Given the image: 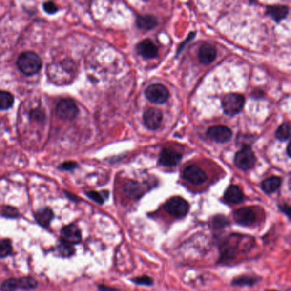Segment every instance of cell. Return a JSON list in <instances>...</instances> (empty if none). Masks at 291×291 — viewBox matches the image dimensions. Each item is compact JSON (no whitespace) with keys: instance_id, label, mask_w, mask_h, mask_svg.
<instances>
[{"instance_id":"1","label":"cell","mask_w":291,"mask_h":291,"mask_svg":"<svg viewBox=\"0 0 291 291\" xmlns=\"http://www.w3.org/2000/svg\"><path fill=\"white\" fill-rule=\"evenodd\" d=\"M17 66L24 75H34L42 68V60L34 51H25L18 58Z\"/></svg>"},{"instance_id":"2","label":"cell","mask_w":291,"mask_h":291,"mask_svg":"<svg viewBox=\"0 0 291 291\" xmlns=\"http://www.w3.org/2000/svg\"><path fill=\"white\" fill-rule=\"evenodd\" d=\"M241 237L234 235L227 237L220 243V262L227 263L233 261L237 257L238 244Z\"/></svg>"},{"instance_id":"3","label":"cell","mask_w":291,"mask_h":291,"mask_svg":"<svg viewBox=\"0 0 291 291\" xmlns=\"http://www.w3.org/2000/svg\"><path fill=\"white\" fill-rule=\"evenodd\" d=\"M163 208L171 216L181 219L187 216V213H189L190 205L187 200L181 196H173L166 201Z\"/></svg>"},{"instance_id":"4","label":"cell","mask_w":291,"mask_h":291,"mask_svg":"<svg viewBox=\"0 0 291 291\" xmlns=\"http://www.w3.org/2000/svg\"><path fill=\"white\" fill-rule=\"evenodd\" d=\"M245 98L238 93H230L225 96L222 100V108L226 115L233 116L240 113L244 108Z\"/></svg>"},{"instance_id":"5","label":"cell","mask_w":291,"mask_h":291,"mask_svg":"<svg viewBox=\"0 0 291 291\" xmlns=\"http://www.w3.org/2000/svg\"><path fill=\"white\" fill-rule=\"evenodd\" d=\"M256 162L254 152L250 146H244L242 149L236 154L234 163L237 168L248 171L254 166Z\"/></svg>"},{"instance_id":"6","label":"cell","mask_w":291,"mask_h":291,"mask_svg":"<svg viewBox=\"0 0 291 291\" xmlns=\"http://www.w3.org/2000/svg\"><path fill=\"white\" fill-rule=\"evenodd\" d=\"M79 113L78 107L74 100L70 98H65L58 103L56 108V114L59 118L64 121H71L77 116Z\"/></svg>"},{"instance_id":"7","label":"cell","mask_w":291,"mask_h":291,"mask_svg":"<svg viewBox=\"0 0 291 291\" xmlns=\"http://www.w3.org/2000/svg\"><path fill=\"white\" fill-rule=\"evenodd\" d=\"M182 177L187 182L194 186H201L208 180V175L199 166L191 164L183 170Z\"/></svg>"},{"instance_id":"8","label":"cell","mask_w":291,"mask_h":291,"mask_svg":"<svg viewBox=\"0 0 291 291\" xmlns=\"http://www.w3.org/2000/svg\"><path fill=\"white\" fill-rule=\"evenodd\" d=\"M146 97L149 102L156 104H162L167 101L169 92L167 89L161 84H154L148 86L146 90Z\"/></svg>"},{"instance_id":"9","label":"cell","mask_w":291,"mask_h":291,"mask_svg":"<svg viewBox=\"0 0 291 291\" xmlns=\"http://www.w3.org/2000/svg\"><path fill=\"white\" fill-rule=\"evenodd\" d=\"M256 212L250 207H244L236 210L233 213L235 222L242 227H250L256 220Z\"/></svg>"},{"instance_id":"10","label":"cell","mask_w":291,"mask_h":291,"mask_svg":"<svg viewBox=\"0 0 291 291\" xmlns=\"http://www.w3.org/2000/svg\"><path fill=\"white\" fill-rule=\"evenodd\" d=\"M207 136L217 143H227L232 137V131L226 125H214L210 127Z\"/></svg>"},{"instance_id":"11","label":"cell","mask_w":291,"mask_h":291,"mask_svg":"<svg viewBox=\"0 0 291 291\" xmlns=\"http://www.w3.org/2000/svg\"><path fill=\"white\" fill-rule=\"evenodd\" d=\"M144 123L149 130L159 128L163 122V114L157 108H148L143 115Z\"/></svg>"},{"instance_id":"12","label":"cell","mask_w":291,"mask_h":291,"mask_svg":"<svg viewBox=\"0 0 291 291\" xmlns=\"http://www.w3.org/2000/svg\"><path fill=\"white\" fill-rule=\"evenodd\" d=\"M62 240L75 245L82 242V231L75 224H70L63 227L61 230Z\"/></svg>"},{"instance_id":"13","label":"cell","mask_w":291,"mask_h":291,"mask_svg":"<svg viewBox=\"0 0 291 291\" xmlns=\"http://www.w3.org/2000/svg\"><path fill=\"white\" fill-rule=\"evenodd\" d=\"M182 155L171 149H163L160 154V165L166 167H173L180 163Z\"/></svg>"},{"instance_id":"14","label":"cell","mask_w":291,"mask_h":291,"mask_svg":"<svg viewBox=\"0 0 291 291\" xmlns=\"http://www.w3.org/2000/svg\"><path fill=\"white\" fill-rule=\"evenodd\" d=\"M136 51L142 58L146 59H151L157 57L158 48L150 40H144L137 44Z\"/></svg>"},{"instance_id":"15","label":"cell","mask_w":291,"mask_h":291,"mask_svg":"<svg viewBox=\"0 0 291 291\" xmlns=\"http://www.w3.org/2000/svg\"><path fill=\"white\" fill-rule=\"evenodd\" d=\"M216 56V49L212 44L206 43L199 48L198 58L203 64L208 65L212 63L215 60Z\"/></svg>"},{"instance_id":"16","label":"cell","mask_w":291,"mask_h":291,"mask_svg":"<svg viewBox=\"0 0 291 291\" xmlns=\"http://www.w3.org/2000/svg\"><path fill=\"white\" fill-rule=\"evenodd\" d=\"M224 200L230 204H239L244 201V195L239 187L231 185L225 191Z\"/></svg>"},{"instance_id":"17","label":"cell","mask_w":291,"mask_h":291,"mask_svg":"<svg viewBox=\"0 0 291 291\" xmlns=\"http://www.w3.org/2000/svg\"><path fill=\"white\" fill-rule=\"evenodd\" d=\"M282 180L280 177L272 176L262 181L261 183V189L264 191L265 193L270 194L274 193L281 187Z\"/></svg>"},{"instance_id":"18","label":"cell","mask_w":291,"mask_h":291,"mask_svg":"<svg viewBox=\"0 0 291 291\" xmlns=\"http://www.w3.org/2000/svg\"><path fill=\"white\" fill-rule=\"evenodd\" d=\"M289 9L287 6L284 5H271L268 6L266 14L271 17L275 21L279 22L280 21L285 19L288 15Z\"/></svg>"},{"instance_id":"19","label":"cell","mask_w":291,"mask_h":291,"mask_svg":"<svg viewBox=\"0 0 291 291\" xmlns=\"http://www.w3.org/2000/svg\"><path fill=\"white\" fill-rule=\"evenodd\" d=\"M54 213L51 208H42L38 210L36 213H34V218L38 223L43 227H48L51 224V220L54 219Z\"/></svg>"},{"instance_id":"20","label":"cell","mask_w":291,"mask_h":291,"mask_svg":"<svg viewBox=\"0 0 291 291\" xmlns=\"http://www.w3.org/2000/svg\"><path fill=\"white\" fill-rule=\"evenodd\" d=\"M157 24H158L157 19L154 16H151V15L139 16L137 18V26L140 29L151 30V29H154L157 26Z\"/></svg>"},{"instance_id":"21","label":"cell","mask_w":291,"mask_h":291,"mask_svg":"<svg viewBox=\"0 0 291 291\" xmlns=\"http://www.w3.org/2000/svg\"><path fill=\"white\" fill-rule=\"evenodd\" d=\"M260 280H261V278L244 275V276H239V277L234 278L233 280L231 281V285L240 286V287H244V286H249V287L250 286L251 287V286L256 285Z\"/></svg>"},{"instance_id":"22","label":"cell","mask_w":291,"mask_h":291,"mask_svg":"<svg viewBox=\"0 0 291 291\" xmlns=\"http://www.w3.org/2000/svg\"><path fill=\"white\" fill-rule=\"evenodd\" d=\"M124 191L132 198H139L142 196V188L140 185L134 181H129L124 186Z\"/></svg>"},{"instance_id":"23","label":"cell","mask_w":291,"mask_h":291,"mask_svg":"<svg viewBox=\"0 0 291 291\" xmlns=\"http://www.w3.org/2000/svg\"><path fill=\"white\" fill-rule=\"evenodd\" d=\"M57 250L62 257H70L71 255L75 254V248L74 245L68 244L65 241L62 240L59 242L57 246Z\"/></svg>"},{"instance_id":"24","label":"cell","mask_w":291,"mask_h":291,"mask_svg":"<svg viewBox=\"0 0 291 291\" xmlns=\"http://www.w3.org/2000/svg\"><path fill=\"white\" fill-rule=\"evenodd\" d=\"M14 97L10 92L0 91V109L6 110L13 106Z\"/></svg>"},{"instance_id":"25","label":"cell","mask_w":291,"mask_h":291,"mask_svg":"<svg viewBox=\"0 0 291 291\" xmlns=\"http://www.w3.org/2000/svg\"><path fill=\"white\" fill-rule=\"evenodd\" d=\"M291 135V125L290 123L286 122L282 124L276 131L275 136L279 141H286Z\"/></svg>"},{"instance_id":"26","label":"cell","mask_w":291,"mask_h":291,"mask_svg":"<svg viewBox=\"0 0 291 291\" xmlns=\"http://www.w3.org/2000/svg\"><path fill=\"white\" fill-rule=\"evenodd\" d=\"M18 280H19V289L30 291L37 288V280L31 277H24V278H19Z\"/></svg>"},{"instance_id":"27","label":"cell","mask_w":291,"mask_h":291,"mask_svg":"<svg viewBox=\"0 0 291 291\" xmlns=\"http://www.w3.org/2000/svg\"><path fill=\"white\" fill-rule=\"evenodd\" d=\"M229 225H230V221L227 217L222 214H218L216 216L213 217L212 220V226L214 230H221Z\"/></svg>"},{"instance_id":"28","label":"cell","mask_w":291,"mask_h":291,"mask_svg":"<svg viewBox=\"0 0 291 291\" xmlns=\"http://www.w3.org/2000/svg\"><path fill=\"white\" fill-rule=\"evenodd\" d=\"M19 289V280L17 278H9L0 286L1 291H16Z\"/></svg>"},{"instance_id":"29","label":"cell","mask_w":291,"mask_h":291,"mask_svg":"<svg viewBox=\"0 0 291 291\" xmlns=\"http://www.w3.org/2000/svg\"><path fill=\"white\" fill-rule=\"evenodd\" d=\"M12 252L11 242L8 239H0V258L9 256Z\"/></svg>"},{"instance_id":"30","label":"cell","mask_w":291,"mask_h":291,"mask_svg":"<svg viewBox=\"0 0 291 291\" xmlns=\"http://www.w3.org/2000/svg\"><path fill=\"white\" fill-rule=\"evenodd\" d=\"M131 281L137 285H142V286H152L154 284L153 278H150L149 276H140L138 278H132Z\"/></svg>"},{"instance_id":"31","label":"cell","mask_w":291,"mask_h":291,"mask_svg":"<svg viewBox=\"0 0 291 291\" xmlns=\"http://www.w3.org/2000/svg\"><path fill=\"white\" fill-rule=\"evenodd\" d=\"M1 214H2V216L9 218V219H15V218L19 217L18 210L13 207H4L1 210Z\"/></svg>"},{"instance_id":"32","label":"cell","mask_w":291,"mask_h":291,"mask_svg":"<svg viewBox=\"0 0 291 291\" xmlns=\"http://www.w3.org/2000/svg\"><path fill=\"white\" fill-rule=\"evenodd\" d=\"M85 195L88 196L90 199H92V201H94L95 203H98V204H104V200L106 197L104 196V195H102L100 192H97L94 190H91L88 192H85Z\"/></svg>"},{"instance_id":"33","label":"cell","mask_w":291,"mask_h":291,"mask_svg":"<svg viewBox=\"0 0 291 291\" xmlns=\"http://www.w3.org/2000/svg\"><path fill=\"white\" fill-rule=\"evenodd\" d=\"M31 118L34 119L36 122H41L44 119V113L41 109H35L31 112Z\"/></svg>"},{"instance_id":"34","label":"cell","mask_w":291,"mask_h":291,"mask_svg":"<svg viewBox=\"0 0 291 291\" xmlns=\"http://www.w3.org/2000/svg\"><path fill=\"white\" fill-rule=\"evenodd\" d=\"M43 7H44V11L48 14H54L58 10V6L52 2L44 3Z\"/></svg>"},{"instance_id":"35","label":"cell","mask_w":291,"mask_h":291,"mask_svg":"<svg viewBox=\"0 0 291 291\" xmlns=\"http://www.w3.org/2000/svg\"><path fill=\"white\" fill-rule=\"evenodd\" d=\"M76 167H77V163L75 162H67V163H62L60 166V168L65 171H71Z\"/></svg>"},{"instance_id":"36","label":"cell","mask_w":291,"mask_h":291,"mask_svg":"<svg viewBox=\"0 0 291 291\" xmlns=\"http://www.w3.org/2000/svg\"><path fill=\"white\" fill-rule=\"evenodd\" d=\"M278 208L281 211L282 213H285L286 216L290 218V214H291V207L289 206L288 204H286V203L279 204V205H278Z\"/></svg>"},{"instance_id":"37","label":"cell","mask_w":291,"mask_h":291,"mask_svg":"<svg viewBox=\"0 0 291 291\" xmlns=\"http://www.w3.org/2000/svg\"><path fill=\"white\" fill-rule=\"evenodd\" d=\"M98 289H99V291H118L117 290H115V289L109 288V287H107V286H104V285L98 286Z\"/></svg>"},{"instance_id":"38","label":"cell","mask_w":291,"mask_h":291,"mask_svg":"<svg viewBox=\"0 0 291 291\" xmlns=\"http://www.w3.org/2000/svg\"><path fill=\"white\" fill-rule=\"evenodd\" d=\"M287 153H288V156H290V145L287 147Z\"/></svg>"},{"instance_id":"39","label":"cell","mask_w":291,"mask_h":291,"mask_svg":"<svg viewBox=\"0 0 291 291\" xmlns=\"http://www.w3.org/2000/svg\"><path fill=\"white\" fill-rule=\"evenodd\" d=\"M274 291V290H271V291Z\"/></svg>"}]
</instances>
